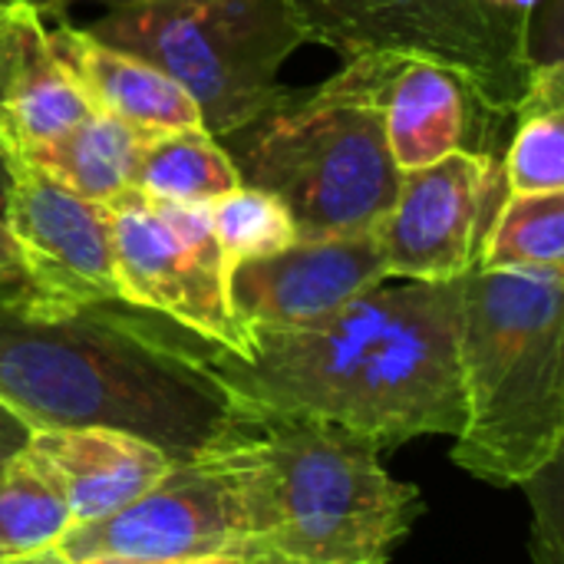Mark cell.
<instances>
[{"instance_id":"cell-1","label":"cell","mask_w":564,"mask_h":564,"mask_svg":"<svg viewBox=\"0 0 564 564\" xmlns=\"http://www.w3.org/2000/svg\"><path fill=\"white\" fill-rule=\"evenodd\" d=\"M456 337L459 278H387L311 327L248 330L245 354L192 330L185 347L235 410L334 423L383 449L459 433Z\"/></svg>"},{"instance_id":"cell-2","label":"cell","mask_w":564,"mask_h":564,"mask_svg":"<svg viewBox=\"0 0 564 564\" xmlns=\"http://www.w3.org/2000/svg\"><path fill=\"white\" fill-rule=\"evenodd\" d=\"M0 403L33 433L106 426L198 456L235 420L192 364L185 327L126 301H69L0 281Z\"/></svg>"},{"instance_id":"cell-3","label":"cell","mask_w":564,"mask_h":564,"mask_svg":"<svg viewBox=\"0 0 564 564\" xmlns=\"http://www.w3.org/2000/svg\"><path fill=\"white\" fill-rule=\"evenodd\" d=\"M202 453L231 482L248 564H387L423 512L380 446L334 423L235 410Z\"/></svg>"},{"instance_id":"cell-4","label":"cell","mask_w":564,"mask_h":564,"mask_svg":"<svg viewBox=\"0 0 564 564\" xmlns=\"http://www.w3.org/2000/svg\"><path fill=\"white\" fill-rule=\"evenodd\" d=\"M463 426L453 463L496 486H525L562 456L564 268L459 278Z\"/></svg>"},{"instance_id":"cell-5","label":"cell","mask_w":564,"mask_h":564,"mask_svg":"<svg viewBox=\"0 0 564 564\" xmlns=\"http://www.w3.org/2000/svg\"><path fill=\"white\" fill-rule=\"evenodd\" d=\"M390 53L344 59L314 89H291L284 102L218 142L241 185L274 195L297 241L373 231L390 212L400 169L387 145L380 86Z\"/></svg>"},{"instance_id":"cell-6","label":"cell","mask_w":564,"mask_h":564,"mask_svg":"<svg viewBox=\"0 0 564 564\" xmlns=\"http://www.w3.org/2000/svg\"><path fill=\"white\" fill-rule=\"evenodd\" d=\"M83 30L175 79L215 139L291 96L281 66L307 43L291 0H142L106 7Z\"/></svg>"},{"instance_id":"cell-7","label":"cell","mask_w":564,"mask_h":564,"mask_svg":"<svg viewBox=\"0 0 564 564\" xmlns=\"http://www.w3.org/2000/svg\"><path fill=\"white\" fill-rule=\"evenodd\" d=\"M545 0H291L307 43L344 59L393 53L463 76L476 106L516 116L535 69V13Z\"/></svg>"},{"instance_id":"cell-8","label":"cell","mask_w":564,"mask_h":564,"mask_svg":"<svg viewBox=\"0 0 564 564\" xmlns=\"http://www.w3.org/2000/svg\"><path fill=\"white\" fill-rule=\"evenodd\" d=\"M119 297L195 337L245 354L248 334L228 307V268L205 205L122 188L106 202Z\"/></svg>"},{"instance_id":"cell-9","label":"cell","mask_w":564,"mask_h":564,"mask_svg":"<svg viewBox=\"0 0 564 564\" xmlns=\"http://www.w3.org/2000/svg\"><path fill=\"white\" fill-rule=\"evenodd\" d=\"M56 549L69 564L116 558L135 564H169L235 555L245 549L238 499L225 473L205 456L182 459L169 476L126 509L73 525Z\"/></svg>"},{"instance_id":"cell-10","label":"cell","mask_w":564,"mask_h":564,"mask_svg":"<svg viewBox=\"0 0 564 564\" xmlns=\"http://www.w3.org/2000/svg\"><path fill=\"white\" fill-rule=\"evenodd\" d=\"M492 185V155L473 149L400 172L397 198L373 228L387 274L400 281L463 278L479 261Z\"/></svg>"},{"instance_id":"cell-11","label":"cell","mask_w":564,"mask_h":564,"mask_svg":"<svg viewBox=\"0 0 564 564\" xmlns=\"http://www.w3.org/2000/svg\"><path fill=\"white\" fill-rule=\"evenodd\" d=\"M7 162L3 225L20 248L23 281L69 301H122L109 208L63 188L30 159L7 155Z\"/></svg>"},{"instance_id":"cell-12","label":"cell","mask_w":564,"mask_h":564,"mask_svg":"<svg viewBox=\"0 0 564 564\" xmlns=\"http://www.w3.org/2000/svg\"><path fill=\"white\" fill-rule=\"evenodd\" d=\"M387 264L373 231L294 241L284 251L228 268V307L248 330L311 327L364 291L383 284Z\"/></svg>"},{"instance_id":"cell-13","label":"cell","mask_w":564,"mask_h":564,"mask_svg":"<svg viewBox=\"0 0 564 564\" xmlns=\"http://www.w3.org/2000/svg\"><path fill=\"white\" fill-rule=\"evenodd\" d=\"M93 106L53 50L43 17L20 3H0V149L30 155Z\"/></svg>"},{"instance_id":"cell-14","label":"cell","mask_w":564,"mask_h":564,"mask_svg":"<svg viewBox=\"0 0 564 564\" xmlns=\"http://www.w3.org/2000/svg\"><path fill=\"white\" fill-rule=\"evenodd\" d=\"M30 449L56 473L73 525L99 522L126 509L175 466V459L155 443L106 426L40 430L33 433Z\"/></svg>"},{"instance_id":"cell-15","label":"cell","mask_w":564,"mask_h":564,"mask_svg":"<svg viewBox=\"0 0 564 564\" xmlns=\"http://www.w3.org/2000/svg\"><path fill=\"white\" fill-rule=\"evenodd\" d=\"M50 40L73 83L96 112H106L139 132L202 126L192 96L152 63L122 53L66 20L50 30Z\"/></svg>"},{"instance_id":"cell-16","label":"cell","mask_w":564,"mask_h":564,"mask_svg":"<svg viewBox=\"0 0 564 564\" xmlns=\"http://www.w3.org/2000/svg\"><path fill=\"white\" fill-rule=\"evenodd\" d=\"M469 102L476 106L459 73L430 59L390 53L380 86V109L397 169H420L463 149Z\"/></svg>"},{"instance_id":"cell-17","label":"cell","mask_w":564,"mask_h":564,"mask_svg":"<svg viewBox=\"0 0 564 564\" xmlns=\"http://www.w3.org/2000/svg\"><path fill=\"white\" fill-rule=\"evenodd\" d=\"M129 185L152 198L208 205L235 192L241 178L225 145L212 132L195 126L142 135Z\"/></svg>"},{"instance_id":"cell-18","label":"cell","mask_w":564,"mask_h":564,"mask_svg":"<svg viewBox=\"0 0 564 564\" xmlns=\"http://www.w3.org/2000/svg\"><path fill=\"white\" fill-rule=\"evenodd\" d=\"M142 135L149 132H139L93 109L59 139L20 159H30L63 188L106 205L122 188H129V172H132Z\"/></svg>"},{"instance_id":"cell-19","label":"cell","mask_w":564,"mask_h":564,"mask_svg":"<svg viewBox=\"0 0 564 564\" xmlns=\"http://www.w3.org/2000/svg\"><path fill=\"white\" fill-rule=\"evenodd\" d=\"M502 172L509 195L564 192L562 59L539 66L516 106V135Z\"/></svg>"},{"instance_id":"cell-20","label":"cell","mask_w":564,"mask_h":564,"mask_svg":"<svg viewBox=\"0 0 564 564\" xmlns=\"http://www.w3.org/2000/svg\"><path fill=\"white\" fill-rule=\"evenodd\" d=\"M73 529L56 473L26 446L0 473V558L53 549Z\"/></svg>"},{"instance_id":"cell-21","label":"cell","mask_w":564,"mask_h":564,"mask_svg":"<svg viewBox=\"0 0 564 564\" xmlns=\"http://www.w3.org/2000/svg\"><path fill=\"white\" fill-rule=\"evenodd\" d=\"M479 268H564V192L506 195L479 245Z\"/></svg>"},{"instance_id":"cell-22","label":"cell","mask_w":564,"mask_h":564,"mask_svg":"<svg viewBox=\"0 0 564 564\" xmlns=\"http://www.w3.org/2000/svg\"><path fill=\"white\" fill-rule=\"evenodd\" d=\"M205 208H208V225L221 248L225 268L248 261V258L284 251L297 241V228L288 208L268 192L238 185L235 192L208 202Z\"/></svg>"},{"instance_id":"cell-23","label":"cell","mask_w":564,"mask_h":564,"mask_svg":"<svg viewBox=\"0 0 564 564\" xmlns=\"http://www.w3.org/2000/svg\"><path fill=\"white\" fill-rule=\"evenodd\" d=\"M30 440H33V430L10 406L0 403V473L30 446Z\"/></svg>"},{"instance_id":"cell-24","label":"cell","mask_w":564,"mask_h":564,"mask_svg":"<svg viewBox=\"0 0 564 564\" xmlns=\"http://www.w3.org/2000/svg\"><path fill=\"white\" fill-rule=\"evenodd\" d=\"M20 278H23V258L0 218V281H20Z\"/></svg>"},{"instance_id":"cell-25","label":"cell","mask_w":564,"mask_h":564,"mask_svg":"<svg viewBox=\"0 0 564 564\" xmlns=\"http://www.w3.org/2000/svg\"><path fill=\"white\" fill-rule=\"evenodd\" d=\"M0 564H69L63 558V552L53 545V549H43V552H30V555H13V558H0Z\"/></svg>"},{"instance_id":"cell-26","label":"cell","mask_w":564,"mask_h":564,"mask_svg":"<svg viewBox=\"0 0 564 564\" xmlns=\"http://www.w3.org/2000/svg\"><path fill=\"white\" fill-rule=\"evenodd\" d=\"M0 3H20V7L36 10L40 17H59L69 7V0H0Z\"/></svg>"},{"instance_id":"cell-27","label":"cell","mask_w":564,"mask_h":564,"mask_svg":"<svg viewBox=\"0 0 564 564\" xmlns=\"http://www.w3.org/2000/svg\"><path fill=\"white\" fill-rule=\"evenodd\" d=\"M7 188H10V162H7V152L0 149V218H3V202H7Z\"/></svg>"},{"instance_id":"cell-28","label":"cell","mask_w":564,"mask_h":564,"mask_svg":"<svg viewBox=\"0 0 564 564\" xmlns=\"http://www.w3.org/2000/svg\"><path fill=\"white\" fill-rule=\"evenodd\" d=\"M169 564H248L235 555H212V558H192V562H169Z\"/></svg>"},{"instance_id":"cell-29","label":"cell","mask_w":564,"mask_h":564,"mask_svg":"<svg viewBox=\"0 0 564 564\" xmlns=\"http://www.w3.org/2000/svg\"><path fill=\"white\" fill-rule=\"evenodd\" d=\"M69 3H79V0H69ZM93 3H102V7H122V3H142V0H93Z\"/></svg>"},{"instance_id":"cell-30","label":"cell","mask_w":564,"mask_h":564,"mask_svg":"<svg viewBox=\"0 0 564 564\" xmlns=\"http://www.w3.org/2000/svg\"><path fill=\"white\" fill-rule=\"evenodd\" d=\"M83 564H135V562H116V558H96V562H83Z\"/></svg>"}]
</instances>
